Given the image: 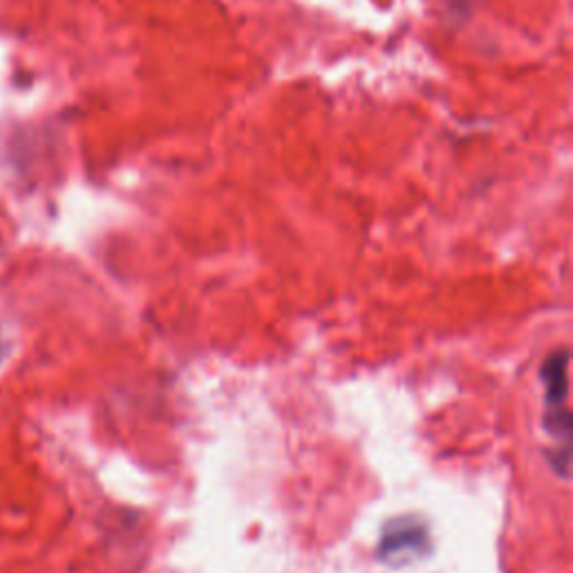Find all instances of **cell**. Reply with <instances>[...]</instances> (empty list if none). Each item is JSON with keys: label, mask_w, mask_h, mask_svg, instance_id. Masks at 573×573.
<instances>
[{"label": "cell", "mask_w": 573, "mask_h": 573, "mask_svg": "<svg viewBox=\"0 0 573 573\" xmlns=\"http://www.w3.org/2000/svg\"><path fill=\"white\" fill-rule=\"evenodd\" d=\"M430 551V529L417 515H404L385 525L377 555L387 566H404L426 558Z\"/></svg>", "instance_id": "obj_1"}]
</instances>
